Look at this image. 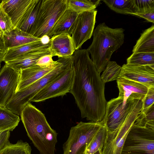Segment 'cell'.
Masks as SVG:
<instances>
[{
  "mask_svg": "<svg viewBox=\"0 0 154 154\" xmlns=\"http://www.w3.org/2000/svg\"><path fill=\"white\" fill-rule=\"evenodd\" d=\"M126 64L138 66H154V53H133L127 58Z\"/></svg>",
  "mask_w": 154,
  "mask_h": 154,
  "instance_id": "cell-29",
  "label": "cell"
},
{
  "mask_svg": "<svg viewBox=\"0 0 154 154\" xmlns=\"http://www.w3.org/2000/svg\"><path fill=\"white\" fill-rule=\"evenodd\" d=\"M31 151L30 146L26 142L20 140L13 144L9 141L0 151V154H31Z\"/></svg>",
  "mask_w": 154,
  "mask_h": 154,
  "instance_id": "cell-28",
  "label": "cell"
},
{
  "mask_svg": "<svg viewBox=\"0 0 154 154\" xmlns=\"http://www.w3.org/2000/svg\"><path fill=\"white\" fill-rule=\"evenodd\" d=\"M107 134V129L104 124L87 147L85 154H93L99 150H102L106 141Z\"/></svg>",
  "mask_w": 154,
  "mask_h": 154,
  "instance_id": "cell-26",
  "label": "cell"
},
{
  "mask_svg": "<svg viewBox=\"0 0 154 154\" xmlns=\"http://www.w3.org/2000/svg\"><path fill=\"white\" fill-rule=\"evenodd\" d=\"M51 54H47L42 56L36 62V64L42 67H46L55 64L57 60L54 61Z\"/></svg>",
  "mask_w": 154,
  "mask_h": 154,
  "instance_id": "cell-35",
  "label": "cell"
},
{
  "mask_svg": "<svg viewBox=\"0 0 154 154\" xmlns=\"http://www.w3.org/2000/svg\"><path fill=\"white\" fill-rule=\"evenodd\" d=\"M49 43L44 44L40 40L15 47L8 48L3 61H9L26 54L47 48L49 47Z\"/></svg>",
  "mask_w": 154,
  "mask_h": 154,
  "instance_id": "cell-22",
  "label": "cell"
},
{
  "mask_svg": "<svg viewBox=\"0 0 154 154\" xmlns=\"http://www.w3.org/2000/svg\"><path fill=\"white\" fill-rule=\"evenodd\" d=\"M6 47L2 33L0 32V63L3 61L7 51Z\"/></svg>",
  "mask_w": 154,
  "mask_h": 154,
  "instance_id": "cell-38",
  "label": "cell"
},
{
  "mask_svg": "<svg viewBox=\"0 0 154 154\" xmlns=\"http://www.w3.org/2000/svg\"><path fill=\"white\" fill-rule=\"evenodd\" d=\"M78 15L77 13L67 8L55 24L50 37L63 34L71 35Z\"/></svg>",
  "mask_w": 154,
  "mask_h": 154,
  "instance_id": "cell-19",
  "label": "cell"
},
{
  "mask_svg": "<svg viewBox=\"0 0 154 154\" xmlns=\"http://www.w3.org/2000/svg\"><path fill=\"white\" fill-rule=\"evenodd\" d=\"M111 10L116 13L130 14L135 12L132 0H103L102 1Z\"/></svg>",
  "mask_w": 154,
  "mask_h": 154,
  "instance_id": "cell-25",
  "label": "cell"
},
{
  "mask_svg": "<svg viewBox=\"0 0 154 154\" xmlns=\"http://www.w3.org/2000/svg\"><path fill=\"white\" fill-rule=\"evenodd\" d=\"M20 121L19 115L6 107H0V132L12 131L17 126Z\"/></svg>",
  "mask_w": 154,
  "mask_h": 154,
  "instance_id": "cell-24",
  "label": "cell"
},
{
  "mask_svg": "<svg viewBox=\"0 0 154 154\" xmlns=\"http://www.w3.org/2000/svg\"><path fill=\"white\" fill-rule=\"evenodd\" d=\"M32 0H3L2 7L11 18L14 27H17L25 14Z\"/></svg>",
  "mask_w": 154,
  "mask_h": 154,
  "instance_id": "cell-17",
  "label": "cell"
},
{
  "mask_svg": "<svg viewBox=\"0 0 154 154\" xmlns=\"http://www.w3.org/2000/svg\"><path fill=\"white\" fill-rule=\"evenodd\" d=\"M100 122H80L71 128L68 138L63 145V154H85L95 134L104 125Z\"/></svg>",
  "mask_w": 154,
  "mask_h": 154,
  "instance_id": "cell-7",
  "label": "cell"
},
{
  "mask_svg": "<svg viewBox=\"0 0 154 154\" xmlns=\"http://www.w3.org/2000/svg\"><path fill=\"white\" fill-rule=\"evenodd\" d=\"M120 77L141 84L148 88L154 87V66L124 64L121 67Z\"/></svg>",
  "mask_w": 154,
  "mask_h": 154,
  "instance_id": "cell-12",
  "label": "cell"
},
{
  "mask_svg": "<svg viewBox=\"0 0 154 154\" xmlns=\"http://www.w3.org/2000/svg\"><path fill=\"white\" fill-rule=\"evenodd\" d=\"M130 15L136 16L143 18L148 21L154 23V12L146 13L134 12L131 13Z\"/></svg>",
  "mask_w": 154,
  "mask_h": 154,
  "instance_id": "cell-37",
  "label": "cell"
},
{
  "mask_svg": "<svg viewBox=\"0 0 154 154\" xmlns=\"http://www.w3.org/2000/svg\"><path fill=\"white\" fill-rule=\"evenodd\" d=\"M14 27L11 18L5 11L0 2V32L4 35L14 29Z\"/></svg>",
  "mask_w": 154,
  "mask_h": 154,
  "instance_id": "cell-32",
  "label": "cell"
},
{
  "mask_svg": "<svg viewBox=\"0 0 154 154\" xmlns=\"http://www.w3.org/2000/svg\"><path fill=\"white\" fill-rule=\"evenodd\" d=\"M100 0H67V8L78 14L96 9Z\"/></svg>",
  "mask_w": 154,
  "mask_h": 154,
  "instance_id": "cell-27",
  "label": "cell"
},
{
  "mask_svg": "<svg viewBox=\"0 0 154 154\" xmlns=\"http://www.w3.org/2000/svg\"><path fill=\"white\" fill-rule=\"evenodd\" d=\"M135 12H154V0H132Z\"/></svg>",
  "mask_w": 154,
  "mask_h": 154,
  "instance_id": "cell-33",
  "label": "cell"
},
{
  "mask_svg": "<svg viewBox=\"0 0 154 154\" xmlns=\"http://www.w3.org/2000/svg\"><path fill=\"white\" fill-rule=\"evenodd\" d=\"M93 154H102V150L100 149L99 150Z\"/></svg>",
  "mask_w": 154,
  "mask_h": 154,
  "instance_id": "cell-40",
  "label": "cell"
},
{
  "mask_svg": "<svg viewBox=\"0 0 154 154\" xmlns=\"http://www.w3.org/2000/svg\"><path fill=\"white\" fill-rule=\"evenodd\" d=\"M3 36L7 48L39 41L41 39L35 37L17 28H15L9 33Z\"/></svg>",
  "mask_w": 154,
  "mask_h": 154,
  "instance_id": "cell-21",
  "label": "cell"
},
{
  "mask_svg": "<svg viewBox=\"0 0 154 154\" xmlns=\"http://www.w3.org/2000/svg\"><path fill=\"white\" fill-rule=\"evenodd\" d=\"M20 116L28 136L40 154H55L58 134L51 127L44 114L29 103Z\"/></svg>",
  "mask_w": 154,
  "mask_h": 154,
  "instance_id": "cell-2",
  "label": "cell"
},
{
  "mask_svg": "<svg viewBox=\"0 0 154 154\" xmlns=\"http://www.w3.org/2000/svg\"><path fill=\"white\" fill-rule=\"evenodd\" d=\"M89 54L87 49H79L72 55L75 75L69 93L74 97L82 118L100 122L104 117L107 102L104 94L105 83Z\"/></svg>",
  "mask_w": 154,
  "mask_h": 154,
  "instance_id": "cell-1",
  "label": "cell"
},
{
  "mask_svg": "<svg viewBox=\"0 0 154 154\" xmlns=\"http://www.w3.org/2000/svg\"><path fill=\"white\" fill-rule=\"evenodd\" d=\"M142 105L141 100L128 99L126 100L120 96L107 102L105 114L103 121L107 133L115 131L130 118L138 115Z\"/></svg>",
  "mask_w": 154,
  "mask_h": 154,
  "instance_id": "cell-4",
  "label": "cell"
},
{
  "mask_svg": "<svg viewBox=\"0 0 154 154\" xmlns=\"http://www.w3.org/2000/svg\"><path fill=\"white\" fill-rule=\"evenodd\" d=\"M42 0H32L25 14L16 28L30 34L36 22Z\"/></svg>",
  "mask_w": 154,
  "mask_h": 154,
  "instance_id": "cell-20",
  "label": "cell"
},
{
  "mask_svg": "<svg viewBox=\"0 0 154 154\" xmlns=\"http://www.w3.org/2000/svg\"><path fill=\"white\" fill-rule=\"evenodd\" d=\"M116 81L119 91V96L122 97L126 100L128 99L143 101L148 90L146 86L122 77H119Z\"/></svg>",
  "mask_w": 154,
  "mask_h": 154,
  "instance_id": "cell-14",
  "label": "cell"
},
{
  "mask_svg": "<svg viewBox=\"0 0 154 154\" xmlns=\"http://www.w3.org/2000/svg\"><path fill=\"white\" fill-rule=\"evenodd\" d=\"M140 112H143L154 104V87L148 88L147 94L142 101Z\"/></svg>",
  "mask_w": 154,
  "mask_h": 154,
  "instance_id": "cell-34",
  "label": "cell"
},
{
  "mask_svg": "<svg viewBox=\"0 0 154 154\" xmlns=\"http://www.w3.org/2000/svg\"><path fill=\"white\" fill-rule=\"evenodd\" d=\"M121 66L116 62L109 61L100 76L104 83L117 80L119 77Z\"/></svg>",
  "mask_w": 154,
  "mask_h": 154,
  "instance_id": "cell-30",
  "label": "cell"
},
{
  "mask_svg": "<svg viewBox=\"0 0 154 154\" xmlns=\"http://www.w3.org/2000/svg\"><path fill=\"white\" fill-rule=\"evenodd\" d=\"M124 31L121 28L109 27L105 23L99 24L94 30L92 42L87 50L100 74L110 61L112 54L123 44Z\"/></svg>",
  "mask_w": 154,
  "mask_h": 154,
  "instance_id": "cell-3",
  "label": "cell"
},
{
  "mask_svg": "<svg viewBox=\"0 0 154 154\" xmlns=\"http://www.w3.org/2000/svg\"><path fill=\"white\" fill-rule=\"evenodd\" d=\"M10 131H9L0 132V151L6 145L9 141Z\"/></svg>",
  "mask_w": 154,
  "mask_h": 154,
  "instance_id": "cell-36",
  "label": "cell"
},
{
  "mask_svg": "<svg viewBox=\"0 0 154 154\" xmlns=\"http://www.w3.org/2000/svg\"><path fill=\"white\" fill-rule=\"evenodd\" d=\"M121 154H154V126L135 124L130 128Z\"/></svg>",
  "mask_w": 154,
  "mask_h": 154,
  "instance_id": "cell-9",
  "label": "cell"
},
{
  "mask_svg": "<svg viewBox=\"0 0 154 154\" xmlns=\"http://www.w3.org/2000/svg\"><path fill=\"white\" fill-rule=\"evenodd\" d=\"M67 8V0H42L30 34L40 38L45 35L50 37L55 24Z\"/></svg>",
  "mask_w": 154,
  "mask_h": 154,
  "instance_id": "cell-6",
  "label": "cell"
},
{
  "mask_svg": "<svg viewBox=\"0 0 154 154\" xmlns=\"http://www.w3.org/2000/svg\"><path fill=\"white\" fill-rule=\"evenodd\" d=\"M57 63L49 66L43 67L36 64L21 70L15 93L19 91L47 74L55 67Z\"/></svg>",
  "mask_w": 154,
  "mask_h": 154,
  "instance_id": "cell-15",
  "label": "cell"
},
{
  "mask_svg": "<svg viewBox=\"0 0 154 154\" xmlns=\"http://www.w3.org/2000/svg\"><path fill=\"white\" fill-rule=\"evenodd\" d=\"M133 53H154V25L141 34L132 51Z\"/></svg>",
  "mask_w": 154,
  "mask_h": 154,
  "instance_id": "cell-23",
  "label": "cell"
},
{
  "mask_svg": "<svg viewBox=\"0 0 154 154\" xmlns=\"http://www.w3.org/2000/svg\"><path fill=\"white\" fill-rule=\"evenodd\" d=\"M54 69L42 77L22 90L14 93L6 107L15 114L20 115L23 108L42 89L51 82L62 71L63 64L58 59Z\"/></svg>",
  "mask_w": 154,
  "mask_h": 154,
  "instance_id": "cell-8",
  "label": "cell"
},
{
  "mask_svg": "<svg viewBox=\"0 0 154 154\" xmlns=\"http://www.w3.org/2000/svg\"><path fill=\"white\" fill-rule=\"evenodd\" d=\"M49 48L52 57L58 58L71 56L75 51L71 36L67 34L52 36L50 39Z\"/></svg>",
  "mask_w": 154,
  "mask_h": 154,
  "instance_id": "cell-16",
  "label": "cell"
},
{
  "mask_svg": "<svg viewBox=\"0 0 154 154\" xmlns=\"http://www.w3.org/2000/svg\"><path fill=\"white\" fill-rule=\"evenodd\" d=\"M50 39V38L49 36L45 35L41 38L40 41L43 44H49Z\"/></svg>",
  "mask_w": 154,
  "mask_h": 154,
  "instance_id": "cell-39",
  "label": "cell"
},
{
  "mask_svg": "<svg viewBox=\"0 0 154 154\" xmlns=\"http://www.w3.org/2000/svg\"><path fill=\"white\" fill-rule=\"evenodd\" d=\"M20 72L6 64L0 70V107L6 106L14 94Z\"/></svg>",
  "mask_w": 154,
  "mask_h": 154,
  "instance_id": "cell-11",
  "label": "cell"
},
{
  "mask_svg": "<svg viewBox=\"0 0 154 154\" xmlns=\"http://www.w3.org/2000/svg\"><path fill=\"white\" fill-rule=\"evenodd\" d=\"M137 116H134L130 118L115 131L107 134L102 154H121L127 134Z\"/></svg>",
  "mask_w": 154,
  "mask_h": 154,
  "instance_id": "cell-13",
  "label": "cell"
},
{
  "mask_svg": "<svg viewBox=\"0 0 154 154\" xmlns=\"http://www.w3.org/2000/svg\"><path fill=\"white\" fill-rule=\"evenodd\" d=\"M72 55L58 58L63 64V69L56 78L39 92L32 100L36 102L63 96L69 93L72 85L75 72Z\"/></svg>",
  "mask_w": 154,
  "mask_h": 154,
  "instance_id": "cell-5",
  "label": "cell"
},
{
  "mask_svg": "<svg viewBox=\"0 0 154 154\" xmlns=\"http://www.w3.org/2000/svg\"><path fill=\"white\" fill-rule=\"evenodd\" d=\"M51 54L49 47L29 52L5 62V64L16 71L28 68L35 64L36 61L44 56Z\"/></svg>",
  "mask_w": 154,
  "mask_h": 154,
  "instance_id": "cell-18",
  "label": "cell"
},
{
  "mask_svg": "<svg viewBox=\"0 0 154 154\" xmlns=\"http://www.w3.org/2000/svg\"><path fill=\"white\" fill-rule=\"evenodd\" d=\"M134 124L142 126H154V104L144 112H140Z\"/></svg>",
  "mask_w": 154,
  "mask_h": 154,
  "instance_id": "cell-31",
  "label": "cell"
},
{
  "mask_svg": "<svg viewBox=\"0 0 154 154\" xmlns=\"http://www.w3.org/2000/svg\"><path fill=\"white\" fill-rule=\"evenodd\" d=\"M97 13L95 9L79 14L71 36L75 50L92 36Z\"/></svg>",
  "mask_w": 154,
  "mask_h": 154,
  "instance_id": "cell-10",
  "label": "cell"
}]
</instances>
